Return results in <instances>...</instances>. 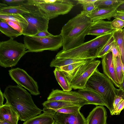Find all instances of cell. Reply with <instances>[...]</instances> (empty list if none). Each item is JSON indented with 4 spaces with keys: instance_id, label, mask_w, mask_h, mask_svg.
I'll list each match as a JSON object with an SVG mask.
<instances>
[{
    "instance_id": "1",
    "label": "cell",
    "mask_w": 124,
    "mask_h": 124,
    "mask_svg": "<svg viewBox=\"0 0 124 124\" xmlns=\"http://www.w3.org/2000/svg\"><path fill=\"white\" fill-rule=\"evenodd\" d=\"M6 100L5 104L11 106L19 116V120L24 122L41 114L42 110L35 104L31 94L19 85H8L3 93Z\"/></svg>"
},
{
    "instance_id": "2",
    "label": "cell",
    "mask_w": 124,
    "mask_h": 124,
    "mask_svg": "<svg viewBox=\"0 0 124 124\" xmlns=\"http://www.w3.org/2000/svg\"><path fill=\"white\" fill-rule=\"evenodd\" d=\"M92 23L83 10L69 20L61 30L60 34L63 40L62 50L71 49L84 43Z\"/></svg>"
},
{
    "instance_id": "3",
    "label": "cell",
    "mask_w": 124,
    "mask_h": 124,
    "mask_svg": "<svg viewBox=\"0 0 124 124\" xmlns=\"http://www.w3.org/2000/svg\"><path fill=\"white\" fill-rule=\"evenodd\" d=\"M112 35V33L104 34L97 37L73 49L66 51L62 50L57 53L55 58L95 59L98 57L99 54Z\"/></svg>"
},
{
    "instance_id": "4",
    "label": "cell",
    "mask_w": 124,
    "mask_h": 124,
    "mask_svg": "<svg viewBox=\"0 0 124 124\" xmlns=\"http://www.w3.org/2000/svg\"><path fill=\"white\" fill-rule=\"evenodd\" d=\"M86 88L101 95L111 114L117 89L110 79L104 73L100 72L97 68L88 80Z\"/></svg>"
},
{
    "instance_id": "5",
    "label": "cell",
    "mask_w": 124,
    "mask_h": 124,
    "mask_svg": "<svg viewBox=\"0 0 124 124\" xmlns=\"http://www.w3.org/2000/svg\"><path fill=\"white\" fill-rule=\"evenodd\" d=\"M28 51L24 44L14 39L0 42V65L6 68L15 66Z\"/></svg>"
},
{
    "instance_id": "6",
    "label": "cell",
    "mask_w": 124,
    "mask_h": 124,
    "mask_svg": "<svg viewBox=\"0 0 124 124\" xmlns=\"http://www.w3.org/2000/svg\"><path fill=\"white\" fill-rule=\"evenodd\" d=\"M23 5L29 12L22 15L28 23L23 32V35L32 36L39 32L47 31L49 20L43 14L37 5L27 0Z\"/></svg>"
},
{
    "instance_id": "7",
    "label": "cell",
    "mask_w": 124,
    "mask_h": 124,
    "mask_svg": "<svg viewBox=\"0 0 124 124\" xmlns=\"http://www.w3.org/2000/svg\"><path fill=\"white\" fill-rule=\"evenodd\" d=\"M101 62L100 60L88 59L72 71L68 72L64 71L72 88L75 90L86 88L88 80Z\"/></svg>"
},
{
    "instance_id": "8",
    "label": "cell",
    "mask_w": 124,
    "mask_h": 124,
    "mask_svg": "<svg viewBox=\"0 0 124 124\" xmlns=\"http://www.w3.org/2000/svg\"><path fill=\"white\" fill-rule=\"evenodd\" d=\"M23 40L28 52H38L47 50L54 51L63 45L62 38L60 34L43 38L24 36Z\"/></svg>"
},
{
    "instance_id": "9",
    "label": "cell",
    "mask_w": 124,
    "mask_h": 124,
    "mask_svg": "<svg viewBox=\"0 0 124 124\" xmlns=\"http://www.w3.org/2000/svg\"><path fill=\"white\" fill-rule=\"evenodd\" d=\"M36 5L43 14L49 20L68 13L74 6L71 1L66 0H56L54 3Z\"/></svg>"
},
{
    "instance_id": "10",
    "label": "cell",
    "mask_w": 124,
    "mask_h": 124,
    "mask_svg": "<svg viewBox=\"0 0 124 124\" xmlns=\"http://www.w3.org/2000/svg\"><path fill=\"white\" fill-rule=\"evenodd\" d=\"M8 72L11 79L18 85L28 90L31 94H40L37 82L24 70L17 68L12 69Z\"/></svg>"
},
{
    "instance_id": "11",
    "label": "cell",
    "mask_w": 124,
    "mask_h": 124,
    "mask_svg": "<svg viewBox=\"0 0 124 124\" xmlns=\"http://www.w3.org/2000/svg\"><path fill=\"white\" fill-rule=\"evenodd\" d=\"M49 101H62L76 103L83 106L89 104L88 102L78 92L53 89L47 98Z\"/></svg>"
},
{
    "instance_id": "12",
    "label": "cell",
    "mask_w": 124,
    "mask_h": 124,
    "mask_svg": "<svg viewBox=\"0 0 124 124\" xmlns=\"http://www.w3.org/2000/svg\"><path fill=\"white\" fill-rule=\"evenodd\" d=\"M51 115L54 124H86V119L80 111L69 114L54 112Z\"/></svg>"
},
{
    "instance_id": "13",
    "label": "cell",
    "mask_w": 124,
    "mask_h": 124,
    "mask_svg": "<svg viewBox=\"0 0 124 124\" xmlns=\"http://www.w3.org/2000/svg\"><path fill=\"white\" fill-rule=\"evenodd\" d=\"M101 58L104 74L110 79L115 86L119 88L120 84L116 75L112 52H109Z\"/></svg>"
},
{
    "instance_id": "14",
    "label": "cell",
    "mask_w": 124,
    "mask_h": 124,
    "mask_svg": "<svg viewBox=\"0 0 124 124\" xmlns=\"http://www.w3.org/2000/svg\"><path fill=\"white\" fill-rule=\"evenodd\" d=\"M116 30L112 27L111 21L100 20L92 22L88 35L98 37Z\"/></svg>"
},
{
    "instance_id": "15",
    "label": "cell",
    "mask_w": 124,
    "mask_h": 124,
    "mask_svg": "<svg viewBox=\"0 0 124 124\" xmlns=\"http://www.w3.org/2000/svg\"><path fill=\"white\" fill-rule=\"evenodd\" d=\"M107 111L103 106H97L89 113L86 124H107Z\"/></svg>"
},
{
    "instance_id": "16",
    "label": "cell",
    "mask_w": 124,
    "mask_h": 124,
    "mask_svg": "<svg viewBox=\"0 0 124 124\" xmlns=\"http://www.w3.org/2000/svg\"><path fill=\"white\" fill-rule=\"evenodd\" d=\"M116 9L109 8H96L91 12L86 13L92 22L107 19L110 20L116 15Z\"/></svg>"
},
{
    "instance_id": "17",
    "label": "cell",
    "mask_w": 124,
    "mask_h": 124,
    "mask_svg": "<svg viewBox=\"0 0 124 124\" xmlns=\"http://www.w3.org/2000/svg\"><path fill=\"white\" fill-rule=\"evenodd\" d=\"M0 120L5 121L11 124H18L19 116L11 106L5 104L0 107Z\"/></svg>"
},
{
    "instance_id": "18",
    "label": "cell",
    "mask_w": 124,
    "mask_h": 124,
    "mask_svg": "<svg viewBox=\"0 0 124 124\" xmlns=\"http://www.w3.org/2000/svg\"><path fill=\"white\" fill-rule=\"evenodd\" d=\"M78 92L88 102L89 104L106 106L102 98L97 92L87 88L79 89Z\"/></svg>"
},
{
    "instance_id": "19",
    "label": "cell",
    "mask_w": 124,
    "mask_h": 124,
    "mask_svg": "<svg viewBox=\"0 0 124 124\" xmlns=\"http://www.w3.org/2000/svg\"><path fill=\"white\" fill-rule=\"evenodd\" d=\"M54 123L52 116L43 112L24 121L23 124H54Z\"/></svg>"
},
{
    "instance_id": "20",
    "label": "cell",
    "mask_w": 124,
    "mask_h": 124,
    "mask_svg": "<svg viewBox=\"0 0 124 124\" xmlns=\"http://www.w3.org/2000/svg\"><path fill=\"white\" fill-rule=\"evenodd\" d=\"M54 73L57 81L63 90L67 91H71L72 88L64 72L59 68L55 67L54 71Z\"/></svg>"
},
{
    "instance_id": "21",
    "label": "cell",
    "mask_w": 124,
    "mask_h": 124,
    "mask_svg": "<svg viewBox=\"0 0 124 124\" xmlns=\"http://www.w3.org/2000/svg\"><path fill=\"white\" fill-rule=\"evenodd\" d=\"M42 105L44 108L54 110L75 106H83L78 103L62 101H49L47 100L44 101Z\"/></svg>"
},
{
    "instance_id": "22",
    "label": "cell",
    "mask_w": 124,
    "mask_h": 124,
    "mask_svg": "<svg viewBox=\"0 0 124 124\" xmlns=\"http://www.w3.org/2000/svg\"><path fill=\"white\" fill-rule=\"evenodd\" d=\"M112 34L115 41L119 51L122 62L124 64V31L122 29L116 30L112 33Z\"/></svg>"
},
{
    "instance_id": "23",
    "label": "cell",
    "mask_w": 124,
    "mask_h": 124,
    "mask_svg": "<svg viewBox=\"0 0 124 124\" xmlns=\"http://www.w3.org/2000/svg\"><path fill=\"white\" fill-rule=\"evenodd\" d=\"M29 12L23 5L18 6H7L0 8V14L12 15L23 14Z\"/></svg>"
},
{
    "instance_id": "24",
    "label": "cell",
    "mask_w": 124,
    "mask_h": 124,
    "mask_svg": "<svg viewBox=\"0 0 124 124\" xmlns=\"http://www.w3.org/2000/svg\"><path fill=\"white\" fill-rule=\"evenodd\" d=\"M0 19L9 20L18 23L21 27L23 31L27 27L28 25V23L26 19L22 15L19 14H0Z\"/></svg>"
},
{
    "instance_id": "25",
    "label": "cell",
    "mask_w": 124,
    "mask_h": 124,
    "mask_svg": "<svg viewBox=\"0 0 124 124\" xmlns=\"http://www.w3.org/2000/svg\"><path fill=\"white\" fill-rule=\"evenodd\" d=\"M0 31L6 36L13 39L23 35L22 33L1 20H0Z\"/></svg>"
},
{
    "instance_id": "26",
    "label": "cell",
    "mask_w": 124,
    "mask_h": 124,
    "mask_svg": "<svg viewBox=\"0 0 124 124\" xmlns=\"http://www.w3.org/2000/svg\"><path fill=\"white\" fill-rule=\"evenodd\" d=\"M124 2V0H97L94 4L96 8H112L117 9Z\"/></svg>"
},
{
    "instance_id": "27",
    "label": "cell",
    "mask_w": 124,
    "mask_h": 124,
    "mask_svg": "<svg viewBox=\"0 0 124 124\" xmlns=\"http://www.w3.org/2000/svg\"><path fill=\"white\" fill-rule=\"evenodd\" d=\"M87 59H80L70 58L54 59L51 62L50 66L51 67L59 68L70 64L85 61Z\"/></svg>"
},
{
    "instance_id": "28",
    "label": "cell",
    "mask_w": 124,
    "mask_h": 124,
    "mask_svg": "<svg viewBox=\"0 0 124 124\" xmlns=\"http://www.w3.org/2000/svg\"><path fill=\"white\" fill-rule=\"evenodd\" d=\"M82 106H75L68 107L57 109H52L43 108L42 111L43 112L51 115L54 112L65 114L73 113L80 111Z\"/></svg>"
},
{
    "instance_id": "29",
    "label": "cell",
    "mask_w": 124,
    "mask_h": 124,
    "mask_svg": "<svg viewBox=\"0 0 124 124\" xmlns=\"http://www.w3.org/2000/svg\"><path fill=\"white\" fill-rule=\"evenodd\" d=\"M115 70L117 79L120 84L123 82L124 76L120 56L117 57L116 58Z\"/></svg>"
},
{
    "instance_id": "30",
    "label": "cell",
    "mask_w": 124,
    "mask_h": 124,
    "mask_svg": "<svg viewBox=\"0 0 124 124\" xmlns=\"http://www.w3.org/2000/svg\"><path fill=\"white\" fill-rule=\"evenodd\" d=\"M115 41L114 39L112 36L102 49L99 54L98 57L101 58L109 52L111 46Z\"/></svg>"
},
{
    "instance_id": "31",
    "label": "cell",
    "mask_w": 124,
    "mask_h": 124,
    "mask_svg": "<svg viewBox=\"0 0 124 124\" xmlns=\"http://www.w3.org/2000/svg\"><path fill=\"white\" fill-rule=\"evenodd\" d=\"M124 100V92L121 89H117L116 98L113 103V109L112 112L114 111L118 104Z\"/></svg>"
},
{
    "instance_id": "32",
    "label": "cell",
    "mask_w": 124,
    "mask_h": 124,
    "mask_svg": "<svg viewBox=\"0 0 124 124\" xmlns=\"http://www.w3.org/2000/svg\"><path fill=\"white\" fill-rule=\"evenodd\" d=\"M87 60L81 62L73 63L59 68L64 71L67 72H69L73 70L78 67L82 64Z\"/></svg>"
},
{
    "instance_id": "33",
    "label": "cell",
    "mask_w": 124,
    "mask_h": 124,
    "mask_svg": "<svg viewBox=\"0 0 124 124\" xmlns=\"http://www.w3.org/2000/svg\"><path fill=\"white\" fill-rule=\"evenodd\" d=\"M2 3L9 6H18L23 5L26 0H1Z\"/></svg>"
},
{
    "instance_id": "34",
    "label": "cell",
    "mask_w": 124,
    "mask_h": 124,
    "mask_svg": "<svg viewBox=\"0 0 124 124\" xmlns=\"http://www.w3.org/2000/svg\"><path fill=\"white\" fill-rule=\"evenodd\" d=\"M109 51L111 52L112 54L113 63L115 68L116 58L117 57L120 56L119 51L115 41L111 45Z\"/></svg>"
},
{
    "instance_id": "35",
    "label": "cell",
    "mask_w": 124,
    "mask_h": 124,
    "mask_svg": "<svg viewBox=\"0 0 124 124\" xmlns=\"http://www.w3.org/2000/svg\"><path fill=\"white\" fill-rule=\"evenodd\" d=\"M112 25L116 30L122 29L124 27V21L117 18H115L111 22Z\"/></svg>"
},
{
    "instance_id": "36",
    "label": "cell",
    "mask_w": 124,
    "mask_h": 124,
    "mask_svg": "<svg viewBox=\"0 0 124 124\" xmlns=\"http://www.w3.org/2000/svg\"><path fill=\"white\" fill-rule=\"evenodd\" d=\"M94 3H89L82 5L83 10L86 13H91L96 8Z\"/></svg>"
},
{
    "instance_id": "37",
    "label": "cell",
    "mask_w": 124,
    "mask_h": 124,
    "mask_svg": "<svg viewBox=\"0 0 124 124\" xmlns=\"http://www.w3.org/2000/svg\"><path fill=\"white\" fill-rule=\"evenodd\" d=\"M0 20L6 23L14 29L22 33L23 29L20 25L18 23L9 20L1 19H0Z\"/></svg>"
},
{
    "instance_id": "38",
    "label": "cell",
    "mask_w": 124,
    "mask_h": 124,
    "mask_svg": "<svg viewBox=\"0 0 124 124\" xmlns=\"http://www.w3.org/2000/svg\"><path fill=\"white\" fill-rule=\"evenodd\" d=\"M124 108V100L120 102L117 105L112 115H119L121 111Z\"/></svg>"
},
{
    "instance_id": "39",
    "label": "cell",
    "mask_w": 124,
    "mask_h": 124,
    "mask_svg": "<svg viewBox=\"0 0 124 124\" xmlns=\"http://www.w3.org/2000/svg\"><path fill=\"white\" fill-rule=\"evenodd\" d=\"M52 34L49 32L48 31L39 32L34 36L39 37H46L52 35Z\"/></svg>"
},
{
    "instance_id": "40",
    "label": "cell",
    "mask_w": 124,
    "mask_h": 124,
    "mask_svg": "<svg viewBox=\"0 0 124 124\" xmlns=\"http://www.w3.org/2000/svg\"><path fill=\"white\" fill-rule=\"evenodd\" d=\"M113 17L115 18L121 19L124 21V11H117L116 14Z\"/></svg>"
},
{
    "instance_id": "41",
    "label": "cell",
    "mask_w": 124,
    "mask_h": 124,
    "mask_svg": "<svg viewBox=\"0 0 124 124\" xmlns=\"http://www.w3.org/2000/svg\"><path fill=\"white\" fill-rule=\"evenodd\" d=\"M97 0H76L77 4H80L82 5L87 3L95 2Z\"/></svg>"
},
{
    "instance_id": "42",
    "label": "cell",
    "mask_w": 124,
    "mask_h": 124,
    "mask_svg": "<svg viewBox=\"0 0 124 124\" xmlns=\"http://www.w3.org/2000/svg\"><path fill=\"white\" fill-rule=\"evenodd\" d=\"M4 96L3 93L1 92V89L0 90V107L4 105L3 104L4 101Z\"/></svg>"
},
{
    "instance_id": "43",
    "label": "cell",
    "mask_w": 124,
    "mask_h": 124,
    "mask_svg": "<svg viewBox=\"0 0 124 124\" xmlns=\"http://www.w3.org/2000/svg\"><path fill=\"white\" fill-rule=\"evenodd\" d=\"M117 11H124V2L121 4L117 8Z\"/></svg>"
},
{
    "instance_id": "44",
    "label": "cell",
    "mask_w": 124,
    "mask_h": 124,
    "mask_svg": "<svg viewBox=\"0 0 124 124\" xmlns=\"http://www.w3.org/2000/svg\"><path fill=\"white\" fill-rule=\"evenodd\" d=\"M119 88L121 89L124 92V76L123 82L120 84V88Z\"/></svg>"
},
{
    "instance_id": "45",
    "label": "cell",
    "mask_w": 124,
    "mask_h": 124,
    "mask_svg": "<svg viewBox=\"0 0 124 124\" xmlns=\"http://www.w3.org/2000/svg\"><path fill=\"white\" fill-rule=\"evenodd\" d=\"M0 124H11L10 123L5 121L0 120Z\"/></svg>"
},
{
    "instance_id": "46",
    "label": "cell",
    "mask_w": 124,
    "mask_h": 124,
    "mask_svg": "<svg viewBox=\"0 0 124 124\" xmlns=\"http://www.w3.org/2000/svg\"><path fill=\"white\" fill-rule=\"evenodd\" d=\"M122 70L123 72L124 73V64L122 63Z\"/></svg>"
},
{
    "instance_id": "47",
    "label": "cell",
    "mask_w": 124,
    "mask_h": 124,
    "mask_svg": "<svg viewBox=\"0 0 124 124\" xmlns=\"http://www.w3.org/2000/svg\"></svg>"
},
{
    "instance_id": "48",
    "label": "cell",
    "mask_w": 124,
    "mask_h": 124,
    "mask_svg": "<svg viewBox=\"0 0 124 124\" xmlns=\"http://www.w3.org/2000/svg\"><path fill=\"white\" fill-rule=\"evenodd\" d=\"M124 33V29H122Z\"/></svg>"
},
{
    "instance_id": "49",
    "label": "cell",
    "mask_w": 124,
    "mask_h": 124,
    "mask_svg": "<svg viewBox=\"0 0 124 124\" xmlns=\"http://www.w3.org/2000/svg\"></svg>"
}]
</instances>
